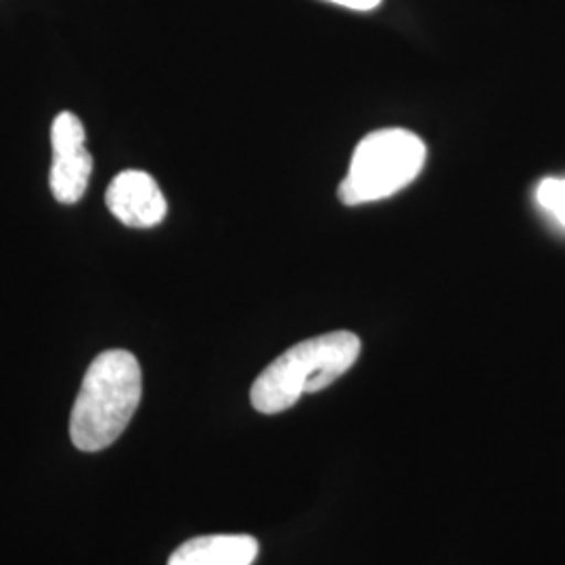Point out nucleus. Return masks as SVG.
I'll return each mask as SVG.
<instances>
[{"label": "nucleus", "instance_id": "1", "mask_svg": "<svg viewBox=\"0 0 565 565\" xmlns=\"http://www.w3.org/2000/svg\"><path fill=\"white\" fill-rule=\"evenodd\" d=\"M142 394L141 364L128 350L99 354L82 380L72 408L70 436L84 452L114 445L132 422Z\"/></svg>", "mask_w": 565, "mask_h": 565}, {"label": "nucleus", "instance_id": "2", "mask_svg": "<svg viewBox=\"0 0 565 565\" xmlns=\"http://www.w3.org/2000/svg\"><path fill=\"white\" fill-rule=\"evenodd\" d=\"M361 356V338L352 331H331L291 345L264 369L252 385V406L277 415L302 398L335 384Z\"/></svg>", "mask_w": 565, "mask_h": 565}, {"label": "nucleus", "instance_id": "3", "mask_svg": "<svg viewBox=\"0 0 565 565\" xmlns=\"http://www.w3.org/2000/svg\"><path fill=\"white\" fill-rule=\"evenodd\" d=\"M425 142L411 130L385 128L371 132L352 153L340 184L345 205H363L396 195L419 177L425 166Z\"/></svg>", "mask_w": 565, "mask_h": 565}, {"label": "nucleus", "instance_id": "4", "mask_svg": "<svg viewBox=\"0 0 565 565\" xmlns=\"http://www.w3.org/2000/svg\"><path fill=\"white\" fill-rule=\"evenodd\" d=\"M53 166L51 191L61 203L81 202L93 174V156L86 149V132L81 118L72 111H61L51 128Z\"/></svg>", "mask_w": 565, "mask_h": 565}, {"label": "nucleus", "instance_id": "5", "mask_svg": "<svg viewBox=\"0 0 565 565\" xmlns=\"http://www.w3.org/2000/svg\"><path fill=\"white\" fill-rule=\"evenodd\" d=\"M105 203L109 212L126 226L151 228L168 214V203L160 184L142 170H124L109 182Z\"/></svg>", "mask_w": 565, "mask_h": 565}, {"label": "nucleus", "instance_id": "6", "mask_svg": "<svg viewBox=\"0 0 565 565\" xmlns=\"http://www.w3.org/2000/svg\"><path fill=\"white\" fill-rule=\"evenodd\" d=\"M260 545L249 534H212L182 543L168 565H252Z\"/></svg>", "mask_w": 565, "mask_h": 565}, {"label": "nucleus", "instance_id": "7", "mask_svg": "<svg viewBox=\"0 0 565 565\" xmlns=\"http://www.w3.org/2000/svg\"><path fill=\"white\" fill-rule=\"evenodd\" d=\"M536 202L546 214L565 226V179H545L536 189Z\"/></svg>", "mask_w": 565, "mask_h": 565}, {"label": "nucleus", "instance_id": "8", "mask_svg": "<svg viewBox=\"0 0 565 565\" xmlns=\"http://www.w3.org/2000/svg\"><path fill=\"white\" fill-rule=\"evenodd\" d=\"M329 2L340 4V7H345V9H354V11H371V9H375L382 0H329Z\"/></svg>", "mask_w": 565, "mask_h": 565}]
</instances>
